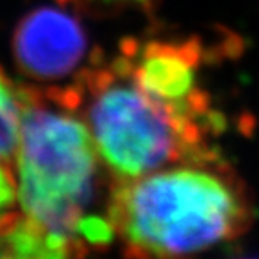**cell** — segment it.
Listing matches in <instances>:
<instances>
[{
	"label": "cell",
	"instance_id": "cell-3",
	"mask_svg": "<svg viewBox=\"0 0 259 259\" xmlns=\"http://www.w3.org/2000/svg\"><path fill=\"white\" fill-rule=\"evenodd\" d=\"M58 88L84 120L115 179L221 157L210 145L219 130L147 95L115 59L105 64L98 58L67 86Z\"/></svg>",
	"mask_w": 259,
	"mask_h": 259
},
{
	"label": "cell",
	"instance_id": "cell-2",
	"mask_svg": "<svg viewBox=\"0 0 259 259\" xmlns=\"http://www.w3.org/2000/svg\"><path fill=\"white\" fill-rule=\"evenodd\" d=\"M106 215L126 254L170 257L244 234L254 205L244 182L219 157L115 179Z\"/></svg>",
	"mask_w": 259,
	"mask_h": 259
},
{
	"label": "cell",
	"instance_id": "cell-7",
	"mask_svg": "<svg viewBox=\"0 0 259 259\" xmlns=\"http://www.w3.org/2000/svg\"><path fill=\"white\" fill-rule=\"evenodd\" d=\"M17 202V179L10 165H0V224Z\"/></svg>",
	"mask_w": 259,
	"mask_h": 259
},
{
	"label": "cell",
	"instance_id": "cell-6",
	"mask_svg": "<svg viewBox=\"0 0 259 259\" xmlns=\"http://www.w3.org/2000/svg\"><path fill=\"white\" fill-rule=\"evenodd\" d=\"M20 137L19 88L0 67V165L15 160Z\"/></svg>",
	"mask_w": 259,
	"mask_h": 259
},
{
	"label": "cell",
	"instance_id": "cell-8",
	"mask_svg": "<svg viewBox=\"0 0 259 259\" xmlns=\"http://www.w3.org/2000/svg\"><path fill=\"white\" fill-rule=\"evenodd\" d=\"M58 4L79 10L93 9H148L152 0H56Z\"/></svg>",
	"mask_w": 259,
	"mask_h": 259
},
{
	"label": "cell",
	"instance_id": "cell-1",
	"mask_svg": "<svg viewBox=\"0 0 259 259\" xmlns=\"http://www.w3.org/2000/svg\"><path fill=\"white\" fill-rule=\"evenodd\" d=\"M17 88L20 212L58 241L69 257L110 246L115 232L108 215L90 212L101 160L90 128L58 86Z\"/></svg>",
	"mask_w": 259,
	"mask_h": 259
},
{
	"label": "cell",
	"instance_id": "cell-5",
	"mask_svg": "<svg viewBox=\"0 0 259 259\" xmlns=\"http://www.w3.org/2000/svg\"><path fill=\"white\" fill-rule=\"evenodd\" d=\"M63 4L40 5L27 12L15 25L12 54L25 77L39 84L69 82L100 58L90 48V39L79 17Z\"/></svg>",
	"mask_w": 259,
	"mask_h": 259
},
{
	"label": "cell",
	"instance_id": "cell-4",
	"mask_svg": "<svg viewBox=\"0 0 259 259\" xmlns=\"http://www.w3.org/2000/svg\"><path fill=\"white\" fill-rule=\"evenodd\" d=\"M115 61L147 95L197 121L222 128L221 115L214 111L210 96L200 88L199 39H130L121 44Z\"/></svg>",
	"mask_w": 259,
	"mask_h": 259
}]
</instances>
